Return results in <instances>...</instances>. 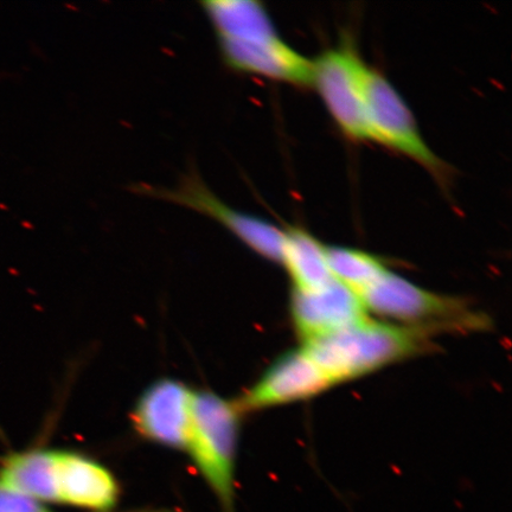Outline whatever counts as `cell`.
Here are the masks:
<instances>
[{"mask_svg": "<svg viewBox=\"0 0 512 512\" xmlns=\"http://www.w3.org/2000/svg\"><path fill=\"white\" fill-rule=\"evenodd\" d=\"M290 311L294 330L304 343L336 334L368 318L361 297L335 279L319 290H292Z\"/></svg>", "mask_w": 512, "mask_h": 512, "instance_id": "obj_9", "label": "cell"}, {"mask_svg": "<svg viewBox=\"0 0 512 512\" xmlns=\"http://www.w3.org/2000/svg\"><path fill=\"white\" fill-rule=\"evenodd\" d=\"M326 259L332 277L358 296L388 271L380 258L360 249L326 247Z\"/></svg>", "mask_w": 512, "mask_h": 512, "instance_id": "obj_15", "label": "cell"}, {"mask_svg": "<svg viewBox=\"0 0 512 512\" xmlns=\"http://www.w3.org/2000/svg\"><path fill=\"white\" fill-rule=\"evenodd\" d=\"M241 412L235 402L208 390L194 392L187 451L223 512H235V470Z\"/></svg>", "mask_w": 512, "mask_h": 512, "instance_id": "obj_2", "label": "cell"}, {"mask_svg": "<svg viewBox=\"0 0 512 512\" xmlns=\"http://www.w3.org/2000/svg\"><path fill=\"white\" fill-rule=\"evenodd\" d=\"M438 331L369 317L329 336L304 343L334 386L360 379L431 349Z\"/></svg>", "mask_w": 512, "mask_h": 512, "instance_id": "obj_1", "label": "cell"}, {"mask_svg": "<svg viewBox=\"0 0 512 512\" xmlns=\"http://www.w3.org/2000/svg\"><path fill=\"white\" fill-rule=\"evenodd\" d=\"M211 24L219 38L252 40L278 35L264 5L253 0H215L203 2Z\"/></svg>", "mask_w": 512, "mask_h": 512, "instance_id": "obj_14", "label": "cell"}, {"mask_svg": "<svg viewBox=\"0 0 512 512\" xmlns=\"http://www.w3.org/2000/svg\"><path fill=\"white\" fill-rule=\"evenodd\" d=\"M334 387L304 348L285 352L264 375L234 401L241 414L290 405L318 396Z\"/></svg>", "mask_w": 512, "mask_h": 512, "instance_id": "obj_7", "label": "cell"}, {"mask_svg": "<svg viewBox=\"0 0 512 512\" xmlns=\"http://www.w3.org/2000/svg\"><path fill=\"white\" fill-rule=\"evenodd\" d=\"M145 512H175L170 510H153V511H145Z\"/></svg>", "mask_w": 512, "mask_h": 512, "instance_id": "obj_17", "label": "cell"}, {"mask_svg": "<svg viewBox=\"0 0 512 512\" xmlns=\"http://www.w3.org/2000/svg\"><path fill=\"white\" fill-rule=\"evenodd\" d=\"M366 64L349 48L325 51L313 61L312 86L318 89L332 118L345 136L373 140L366 113Z\"/></svg>", "mask_w": 512, "mask_h": 512, "instance_id": "obj_4", "label": "cell"}, {"mask_svg": "<svg viewBox=\"0 0 512 512\" xmlns=\"http://www.w3.org/2000/svg\"><path fill=\"white\" fill-rule=\"evenodd\" d=\"M366 113L373 142L392 147L432 171L441 162L426 145L406 102L382 74L367 67L364 78Z\"/></svg>", "mask_w": 512, "mask_h": 512, "instance_id": "obj_6", "label": "cell"}, {"mask_svg": "<svg viewBox=\"0 0 512 512\" xmlns=\"http://www.w3.org/2000/svg\"><path fill=\"white\" fill-rule=\"evenodd\" d=\"M59 503L105 512L119 497L117 480L95 460L70 451H56Z\"/></svg>", "mask_w": 512, "mask_h": 512, "instance_id": "obj_11", "label": "cell"}, {"mask_svg": "<svg viewBox=\"0 0 512 512\" xmlns=\"http://www.w3.org/2000/svg\"><path fill=\"white\" fill-rule=\"evenodd\" d=\"M194 392L184 383L162 379L140 396L132 413L133 428L153 444L187 451Z\"/></svg>", "mask_w": 512, "mask_h": 512, "instance_id": "obj_8", "label": "cell"}, {"mask_svg": "<svg viewBox=\"0 0 512 512\" xmlns=\"http://www.w3.org/2000/svg\"><path fill=\"white\" fill-rule=\"evenodd\" d=\"M219 44L223 61L235 72L312 86L313 61L287 46L278 35L252 40L219 38Z\"/></svg>", "mask_w": 512, "mask_h": 512, "instance_id": "obj_10", "label": "cell"}, {"mask_svg": "<svg viewBox=\"0 0 512 512\" xmlns=\"http://www.w3.org/2000/svg\"><path fill=\"white\" fill-rule=\"evenodd\" d=\"M0 512H49L40 502L0 484Z\"/></svg>", "mask_w": 512, "mask_h": 512, "instance_id": "obj_16", "label": "cell"}, {"mask_svg": "<svg viewBox=\"0 0 512 512\" xmlns=\"http://www.w3.org/2000/svg\"><path fill=\"white\" fill-rule=\"evenodd\" d=\"M0 484L40 503H59L56 451L35 448L12 454L0 467Z\"/></svg>", "mask_w": 512, "mask_h": 512, "instance_id": "obj_12", "label": "cell"}, {"mask_svg": "<svg viewBox=\"0 0 512 512\" xmlns=\"http://www.w3.org/2000/svg\"><path fill=\"white\" fill-rule=\"evenodd\" d=\"M142 194L162 198L179 206L211 217L232 232L253 252L281 264L285 245V230L252 215L240 213L224 204L196 175L189 176L176 189H139Z\"/></svg>", "mask_w": 512, "mask_h": 512, "instance_id": "obj_5", "label": "cell"}, {"mask_svg": "<svg viewBox=\"0 0 512 512\" xmlns=\"http://www.w3.org/2000/svg\"><path fill=\"white\" fill-rule=\"evenodd\" d=\"M368 312L402 325L438 332L483 330L485 316L473 312L464 300L425 290L389 270L361 294Z\"/></svg>", "mask_w": 512, "mask_h": 512, "instance_id": "obj_3", "label": "cell"}, {"mask_svg": "<svg viewBox=\"0 0 512 512\" xmlns=\"http://www.w3.org/2000/svg\"><path fill=\"white\" fill-rule=\"evenodd\" d=\"M292 279L293 290H319L334 280L330 272L326 247L306 230H285L283 264Z\"/></svg>", "mask_w": 512, "mask_h": 512, "instance_id": "obj_13", "label": "cell"}]
</instances>
